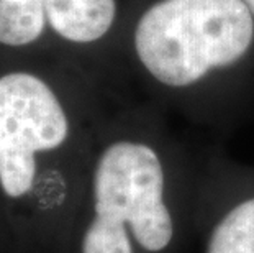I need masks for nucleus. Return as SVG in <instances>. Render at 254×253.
<instances>
[{
  "label": "nucleus",
  "instance_id": "1",
  "mask_svg": "<svg viewBox=\"0 0 254 253\" xmlns=\"http://www.w3.org/2000/svg\"><path fill=\"white\" fill-rule=\"evenodd\" d=\"M95 142L45 76H0V197L21 253L66 252Z\"/></svg>",
  "mask_w": 254,
  "mask_h": 253
},
{
  "label": "nucleus",
  "instance_id": "2",
  "mask_svg": "<svg viewBox=\"0 0 254 253\" xmlns=\"http://www.w3.org/2000/svg\"><path fill=\"white\" fill-rule=\"evenodd\" d=\"M186 206L163 145L141 132L97 140L64 253H174Z\"/></svg>",
  "mask_w": 254,
  "mask_h": 253
},
{
  "label": "nucleus",
  "instance_id": "3",
  "mask_svg": "<svg viewBox=\"0 0 254 253\" xmlns=\"http://www.w3.org/2000/svg\"><path fill=\"white\" fill-rule=\"evenodd\" d=\"M253 45L254 15L243 0H154L133 28L138 63L171 90L235 66Z\"/></svg>",
  "mask_w": 254,
  "mask_h": 253
},
{
  "label": "nucleus",
  "instance_id": "4",
  "mask_svg": "<svg viewBox=\"0 0 254 253\" xmlns=\"http://www.w3.org/2000/svg\"><path fill=\"white\" fill-rule=\"evenodd\" d=\"M117 13V0H0V45L26 48L46 35L90 45L112 30Z\"/></svg>",
  "mask_w": 254,
  "mask_h": 253
},
{
  "label": "nucleus",
  "instance_id": "5",
  "mask_svg": "<svg viewBox=\"0 0 254 253\" xmlns=\"http://www.w3.org/2000/svg\"><path fill=\"white\" fill-rule=\"evenodd\" d=\"M203 253H254V191L223 206L208 227Z\"/></svg>",
  "mask_w": 254,
  "mask_h": 253
},
{
  "label": "nucleus",
  "instance_id": "6",
  "mask_svg": "<svg viewBox=\"0 0 254 253\" xmlns=\"http://www.w3.org/2000/svg\"><path fill=\"white\" fill-rule=\"evenodd\" d=\"M0 253H21L18 242L10 229L7 215H5L2 197H0Z\"/></svg>",
  "mask_w": 254,
  "mask_h": 253
},
{
  "label": "nucleus",
  "instance_id": "7",
  "mask_svg": "<svg viewBox=\"0 0 254 253\" xmlns=\"http://www.w3.org/2000/svg\"><path fill=\"white\" fill-rule=\"evenodd\" d=\"M243 2L248 5V8H250L253 12V15H254V0H243Z\"/></svg>",
  "mask_w": 254,
  "mask_h": 253
}]
</instances>
